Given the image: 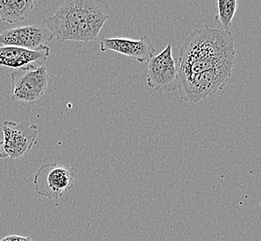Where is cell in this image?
Segmentation results:
<instances>
[{
	"label": "cell",
	"mask_w": 261,
	"mask_h": 241,
	"mask_svg": "<svg viewBox=\"0 0 261 241\" xmlns=\"http://www.w3.org/2000/svg\"><path fill=\"white\" fill-rule=\"evenodd\" d=\"M234 42L231 32L218 28H196L181 45L178 76L198 75L225 66L234 67Z\"/></svg>",
	"instance_id": "obj_1"
},
{
	"label": "cell",
	"mask_w": 261,
	"mask_h": 241,
	"mask_svg": "<svg viewBox=\"0 0 261 241\" xmlns=\"http://www.w3.org/2000/svg\"><path fill=\"white\" fill-rule=\"evenodd\" d=\"M109 19L110 8L104 1L69 0L54 15L44 18V22L60 43L90 42L96 40Z\"/></svg>",
	"instance_id": "obj_2"
},
{
	"label": "cell",
	"mask_w": 261,
	"mask_h": 241,
	"mask_svg": "<svg viewBox=\"0 0 261 241\" xmlns=\"http://www.w3.org/2000/svg\"><path fill=\"white\" fill-rule=\"evenodd\" d=\"M234 67L225 66L198 75L178 76L179 98L187 103H197L222 90Z\"/></svg>",
	"instance_id": "obj_3"
},
{
	"label": "cell",
	"mask_w": 261,
	"mask_h": 241,
	"mask_svg": "<svg viewBox=\"0 0 261 241\" xmlns=\"http://www.w3.org/2000/svg\"><path fill=\"white\" fill-rule=\"evenodd\" d=\"M78 179V170L70 165L45 163L37 170L34 178L35 192L51 201H58L71 189Z\"/></svg>",
	"instance_id": "obj_4"
},
{
	"label": "cell",
	"mask_w": 261,
	"mask_h": 241,
	"mask_svg": "<svg viewBox=\"0 0 261 241\" xmlns=\"http://www.w3.org/2000/svg\"><path fill=\"white\" fill-rule=\"evenodd\" d=\"M49 75L44 65L33 64L14 70L11 75V100L33 104L44 95Z\"/></svg>",
	"instance_id": "obj_5"
},
{
	"label": "cell",
	"mask_w": 261,
	"mask_h": 241,
	"mask_svg": "<svg viewBox=\"0 0 261 241\" xmlns=\"http://www.w3.org/2000/svg\"><path fill=\"white\" fill-rule=\"evenodd\" d=\"M4 135L0 141V159L15 160L25 155L36 142L38 136V126L35 124L6 120L2 125Z\"/></svg>",
	"instance_id": "obj_6"
},
{
	"label": "cell",
	"mask_w": 261,
	"mask_h": 241,
	"mask_svg": "<svg viewBox=\"0 0 261 241\" xmlns=\"http://www.w3.org/2000/svg\"><path fill=\"white\" fill-rule=\"evenodd\" d=\"M147 86L155 90L172 92L178 86V66L172 57L171 45H167L161 54L148 60L146 71Z\"/></svg>",
	"instance_id": "obj_7"
},
{
	"label": "cell",
	"mask_w": 261,
	"mask_h": 241,
	"mask_svg": "<svg viewBox=\"0 0 261 241\" xmlns=\"http://www.w3.org/2000/svg\"><path fill=\"white\" fill-rule=\"evenodd\" d=\"M54 38L49 30L39 26H23L0 33V46H16L30 51L39 50Z\"/></svg>",
	"instance_id": "obj_8"
},
{
	"label": "cell",
	"mask_w": 261,
	"mask_h": 241,
	"mask_svg": "<svg viewBox=\"0 0 261 241\" xmlns=\"http://www.w3.org/2000/svg\"><path fill=\"white\" fill-rule=\"evenodd\" d=\"M108 51L130 57L143 63L148 61L154 56L155 47L146 35L141 36L139 40L120 37L102 38L100 40V51L106 52Z\"/></svg>",
	"instance_id": "obj_9"
},
{
	"label": "cell",
	"mask_w": 261,
	"mask_h": 241,
	"mask_svg": "<svg viewBox=\"0 0 261 241\" xmlns=\"http://www.w3.org/2000/svg\"><path fill=\"white\" fill-rule=\"evenodd\" d=\"M49 52L50 49L46 45L36 51L16 46H0V67L18 70L33 64L43 65Z\"/></svg>",
	"instance_id": "obj_10"
},
{
	"label": "cell",
	"mask_w": 261,
	"mask_h": 241,
	"mask_svg": "<svg viewBox=\"0 0 261 241\" xmlns=\"http://www.w3.org/2000/svg\"><path fill=\"white\" fill-rule=\"evenodd\" d=\"M33 10V0H0V20L13 25L25 20Z\"/></svg>",
	"instance_id": "obj_11"
},
{
	"label": "cell",
	"mask_w": 261,
	"mask_h": 241,
	"mask_svg": "<svg viewBox=\"0 0 261 241\" xmlns=\"http://www.w3.org/2000/svg\"><path fill=\"white\" fill-rule=\"evenodd\" d=\"M218 13L215 20L218 25V29L225 32H230L231 22L237 10L236 0H218L216 2Z\"/></svg>",
	"instance_id": "obj_12"
},
{
	"label": "cell",
	"mask_w": 261,
	"mask_h": 241,
	"mask_svg": "<svg viewBox=\"0 0 261 241\" xmlns=\"http://www.w3.org/2000/svg\"><path fill=\"white\" fill-rule=\"evenodd\" d=\"M0 241H34L30 236H22L19 235H9L6 236Z\"/></svg>",
	"instance_id": "obj_13"
}]
</instances>
